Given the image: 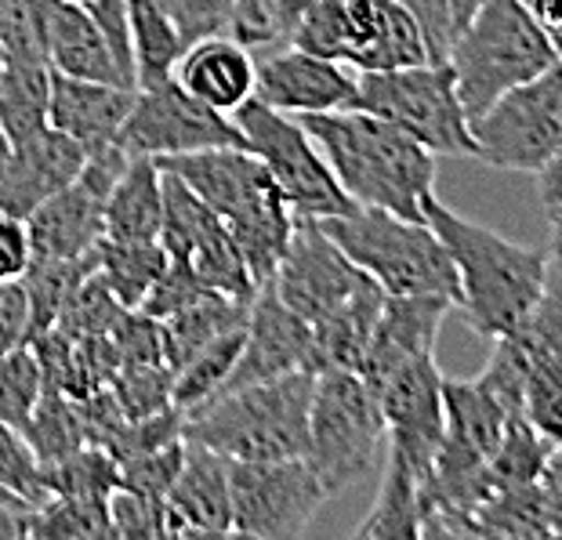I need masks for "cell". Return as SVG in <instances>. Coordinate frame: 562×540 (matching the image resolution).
Segmentation results:
<instances>
[{"instance_id": "cell-32", "label": "cell", "mask_w": 562, "mask_h": 540, "mask_svg": "<svg viewBox=\"0 0 562 540\" xmlns=\"http://www.w3.org/2000/svg\"><path fill=\"white\" fill-rule=\"evenodd\" d=\"M472 519H475V537H494V540L552 537V522H548L544 497L537 483L494 490V494L475 508Z\"/></svg>"}, {"instance_id": "cell-41", "label": "cell", "mask_w": 562, "mask_h": 540, "mask_svg": "<svg viewBox=\"0 0 562 540\" xmlns=\"http://www.w3.org/2000/svg\"><path fill=\"white\" fill-rule=\"evenodd\" d=\"M182 458H186V439H175L160 450L116 461L121 464V486L135 490V494H146L153 500H164L167 490L175 483L178 468H182Z\"/></svg>"}, {"instance_id": "cell-37", "label": "cell", "mask_w": 562, "mask_h": 540, "mask_svg": "<svg viewBox=\"0 0 562 540\" xmlns=\"http://www.w3.org/2000/svg\"><path fill=\"white\" fill-rule=\"evenodd\" d=\"M313 4L316 0H236L225 33L247 47H277L291 41L297 19Z\"/></svg>"}, {"instance_id": "cell-3", "label": "cell", "mask_w": 562, "mask_h": 540, "mask_svg": "<svg viewBox=\"0 0 562 540\" xmlns=\"http://www.w3.org/2000/svg\"><path fill=\"white\" fill-rule=\"evenodd\" d=\"M313 370L258 381L222 392L182 421V439L200 442L225 461H286L308 458V406Z\"/></svg>"}, {"instance_id": "cell-27", "label": "cell", "mask_w": 562, "mask_h": 540, "mask_svg": "<svg viewBox=\"0 0 562 540\" xmlns=\"http://www.w3.org/2000/svg\"><path fill=\"white\" fill-rule=\"evenodd\" d=\"M360 540H422V475L400 453H385V472L367 519L356 526Z\"/></svg>"}, {"instance_id": "cell-55", "label": "cell", "mask_w": 562, "mask_h": 540, "mask_svg": "<svg viewBox=\"0 0 562 540\" xmlns=\"http://www.w3.org/2000/svg\"><path fill=\"white\" fill-rule=\"evenodd\" d=\"M74 4H83V8H88V4H91V0H74Z\"/></svg>"}, {"instance_id": "cell-5", "label": "cell", "mask_w": 562, "mask_h": 540, "mask_svg": "<svg viewBox=\"0 0 562 540\" xmlns=\"http://www.w3.org/2000/svg\"><path fill=\"white\" fill-rule=\"evenodd\" d=\"M316 225L385 294H436L458 308V269L428 222L400 218L381 207H356Z\"/></svg>"}, {"instance_id": "cell-9", "label": "cell", "mask_w": 562, "mask_h": 540, "mask_svg": "<svg viewBox=\"0 0 562 540\" xmlns=\"http://www.w3.org/2000/svg\"><path fill=\"white\" fill-rule=\"evenodd\" d=\"M475 160L541 175L562 142V63L519 83L472 120Z\"/></svg>"}, {"instance_id": "cell-12", "label": "cell", "mask_w": 562, "mask_h": 540, "mask_svg": "<svg viewBox=\"0 0 562 540\" xmlns=\"http://www.w3.org/2000/svg\"><path fill=\"white\" fill-rule=\"evenodd\" d=\"M367 280L370 275L356 269L345 258V250L313 218H297L291 247H286L280 269L272 275V291L305 323H319L338 305L349 302Z\"/></svg>"}, {"instance_id": "cell-30", "label": "cell", "mask_w": 562, "mask_h": 540, "mask_svg": "<svg viewBox=\"0 0 562 540\" xmlns=\"http://www.w3.org/2000/svg\"><path fill=\"white\" fill-rule=\"evenodd\" d=\"M124 8L131 30V55H135V88L175 77L186 41L164 4L160 0H124Z\"/></svg>"}, {"instance_id": "cell-13", "label": "cell", "mask_w": 562, "mask_h": 540, "mask_svg": "<svg viewBox=\"0 0 562 540\" xmlns=\"http://www.w3.org/2000/svg\"><path fill=\"white\" fill-rule=\"evenodd\" d=\"M374 395L385 414L389 450L400 453L425 483L442 442V374L436 367V352L396 367L374 389Z\"/></svg>"}, {"instance_id": "cell-45", "label": "cell", "mask_w": 562, "mask_h": 540, "mask_svg": "<svg viewBox=\"0 0 562 540\" xmlns=\"http://www.w3.org/2000/svg\"><path fill=\"white\" fill-rule=\"evenodd\" d=\"M160 4L189 47L200 37H214V33L229 30L236 0H160Z\"/></svg>"}, {"instance_id": "cell-25", "label": "cell", "mask_w": 562, "mask_h": 540, "mask_svg": "<svg viewBox=\"0 0 562 540\" xmlns=\"http://www.w3.org/2000/svg\"><path fill=\"white\" fill-rule=\"evenodd\" d=\"M381 305H385V291L367 280L349 302L338 305L327 319L313 323V338H316V374L323 370H356L360 374L363 356L374 338Z\"/></svg>"}, {"instance_id": "cell-29", "label": "cell", "mask_w": 562, "mask_h": 540, "mask_svg": "<svg viewBox=\"0 0 562 540\" xmlns=\"http://www.w3.org/2000/svg\"><path fill=\"white\" fill-rule=\"evenodd\" d=\"M294 225H297V214L286 207L283 196L261 203V207L244 214V218L225 222V229H229L236 250H240V258H244V266L250 272V280H255V286L272 283V275H277L286 247H291Z\"/></svg>"}, {"instance_id": "cell-10", "label": "cell", "mask_w": 562, "mask_h": 540, "mask_svg": "<svg viewBox=\"0 0 562 540\" xmlns=\"http://www.w3.org/2000/svg\"><path fill=\"white\" fill-rule=\"evenodd\" d=\"M233 533L286 540L308 530L327 500L308 458L286 461H229Z\"/></svg>"}, {"instance_id": "cell-8", "label": "cell", "mask_w": 562, "mask_h": 540, "mask_svg": "<svg viewBox=\"0 0 562 540\" xmlns=\"http://www.w3.org/2000/svg\"><path fill=\"white\" fill-rule=\"evenodd\" d=\"M233 124L240 127L244 149L258 156L297 218L319 222L356 211V203L345 196V189L334 178L330 164L323 160L319 146L297 124V116L272 110L261 99H250L233 113Z\"/></svg>"}, {"instance_id": "cell-53", "label": "cell", "mask_w": 562, "mask_h": 540, "mask_svg": "<svg viewBox=\"0 0 562 540\" xmlns=\"http://www.w3.org/2000/svg\"><path fill=\"white\" fill-rule=\"evenodd\" d=\"M0 508H19V511H30V504L22 500L19 494H11V490L0 483Z\"/></svg>"}, {"instance_id": "cell-46", "label": "cell", "mask_w": 562, "mask_h": 540, "mask_svg": "<svg viewBox=\"0 0 562 540\" xmlns=\"http://www.w3.org/2000/svg\"><path fill=\"white\" fill-rule=\"evenodd\" d=\"M403 8L417 19L428 44V63H447L453 44V15L450 0H403Z\"/></svg>"}, {"instance_id": "cell-47", "label": "cell", "mask_w": 562, "mask_h": 540, "mask_svg": "<svg viewBox=\"0 0 562 540\" xmlns=\"http://www.w3.org/2000/svg\"><path fill=\"white\" fill-rule=\"evenodd\" d=\"M33 266V244L26 218L0 211V283H15Z\"/></svg>"}, {"instance_id": "cell-26", "label": "cell", "mask_w": 562, "mask_h": 540, "mask_svg": "<svg viewBox=\"0 0 562 540\" xmlns=\"http://www.w3.org/2000/svg\"><path fill=\"white\" fill-rule=\"evenodd\" d=\"M164 225V171L153 156H131L105 200L110 239H160Z\"/></svg>"}, {"instance_id": "cell-22", "label": "cell", "mask_w": 562, "mask_h": 540, "mask_svg": "<svg viewBox=\"0 0 562 540\" xmlns=\"http://www.w3.org/2000/svg\"><path fill=\"white\" fill-rule=\"evenodd\" d=\"M135 102V88L102 80L47 74V124L77 138L83 149L121 146V127Z\"/></svg>"}, {"instance_id": "cell-49", "label": "cell", "mask_w": 562, "mask_h": 540, "mask_svg": "<svg viewBox=\"0 0 562 540\" xmlns=\"http://www.w3.org/2000/svg\"><path fill=\"white\" fill-rule=\"evenodd\" d=\"M537 486H541L548 522H552V537H562V447H552V453H548Z\"/></svg>"}, {"instance_id": "cell-11", "label": "cell", "mask_w": 562, "mask_h": 540, "mask_svg": "<svg viewBox=\"0 0 562 540\" xmlns=\"http://www.w3.org/2000/svg\"><path fill=\"white\" fill-rule=\"evenodd\" d=\"M121 149L127 156H186L214 146H244L240 127L211 105L193 99L175 77L135 88V102L121 127Z\"/></svg>"}, {"instance_id": "cell-7", "label": "cell", "mask_w": 562, "mask_h": 540, "mask_svg": "<svg viewBox=\"0 0 562 540\" xmlns=\"http://www.w3.org/2000/svg\"><path fill=\"white\" fill-rule=\"evenodd\" d=\"M352 110L389 120V124L406 131L436 156L475 160L472 120L461 105L450 63H422L385 69V74H360Z\"/></svg>"}, {"instance_id": "cell-23", "label": "cell", "mask_w": 562, "mask_h": 540, "mask_svg": "<svg viewBox=\"0 0 562 540\" xmlns=\"http://www.w3.org/2000/svg\"><path fill=\"white\" fill-rule=\"evenodd\" d=\"M175 80L203 105L233 116L244 102L255 99L258 63L247 44L229 33H214L186 47L175 66Z\"/></svg>"}, {"instance_id": "cell-14", "label": "cell", "mask_w": 562, "mask_h": 540, "mask_svg": "<svg viewBox=\"0 0 562 540\" xmlns=\"http://www.w3.org/2000/svg\"><path fill=\"white\" fill-rule=\"evenodd\" d=\"M294 370H313L316 374V338L313 323H305L297 312H291L272 283H261L247 308V330L240 359L233 367V378L225 381L222 392L258 385V381H272Z\"/></svg>"}, {"instance_id": "cell-1", "label": "cell", "mask_w": 562, "mask_h": 540, "mask_svg": "<svg viewBox=\"0 0 562 540\" xmlns=\"http://www.w3.org/2000/svg\"><path fill=\"white\" fill-rule=\"evenodd\" d=\"M297 124L316 142L323 160L356 207H381L425 222V200L436 196V153L396 124L363 110L305 113Z\"/></svg>"}, {"instance_id": "cell-50", "label": "cell", "mask_w": 562, "mask_h": 540, "mask_svg": "<svg viewBox=\"0 0 562 540\" xmlns=\"http://www.w3.org/2000/svg\"><path fill=\"white\" fill-rule=\"evenodd\" d=\"M544 203V218H548V236H552V255L562 258V182L552 189V193H544L541 196Z\"/></svg>"}, {"instance_id": "cell-4", "label": "cell", "mask_w": 562, "mask_h": 540, "mask_svg": "<svg viewBox=\"0 0 562 540\" xmlns=\"http://www.w3.org/2000/svg\"><path fill=\"white\" fill-rule=\"evenodd\" d=\"M447 63L469 120L486 113L501 94L559 66L555 41L522 0H483L458 30Z\"/></svg>"}, {"instance_id": "cell-6", "label": "cell", "mask_w": 562, "mask_h": 540, "mask_svg": "<svg viewBox=\"0 0 562 540\" xmlns=\"http://www.w3.org/2000/svg\"><path fill=\"white\" fill-rule=\"evenodd\" d=\"M385 442V414L356 370L316 374L313 406H308V464L316 468L327 497L374 472Z\"/></svg>"}, {"instance_id": "cell-34", "label": "cell", "mask_w": 562, "mask_h": 540, "mask_svg": "<svg viewBox=\"0 0 562 540\" xmlns=\"http://www.w3.org/2000/svg\"><path fill=\"white\" fill-rule=\"evenodd\" d=\"M30 537L33 540L113 537L110 508H105V500H88V497H47L30 511Z\"/></svg>"}, {"instance_id": "cell-2", "label": "cell", "mask_w": 562, "mask_h": 540, "mask_svg": "<svg viewBox=\"0 0 562 540\" xmlns=\"http://www.w3.org/2000/svg\"><path fill=\"white\" fill-rule=\"evenodd\" d=\"M425 222L447 244L458 269V308L486 341L508 338L530 316L548 275L552 250L526 247L486 225L461 218L436 196L425 200Z\"/></svg>"}, {"instance_id": "cell-42", "label": "cell", "mask_w": 562, "mask_h": 540, "mask_svg": "<svg viewBox=\"0 0 562 540\" xmlns=\"http://www.w3.org/2000/svg\"><path fill=\"white\" fill-rule=\"evenodd\" d=\"M286 44L345 63V4L341 0H316V4L297 19V26L291 30V41Z\"/></svg>"}, {"instance_id": "cell-38", "label": "cell", "mask_w": 562, "mask_h": 540, "mask_svg": "<svg viewBox=\"0 0 562 540\" xmlns=\"http://www.w3.org/2000/svg\"><path fill=\"white\" fill-rule=\"evenodd\" d=\"M44 395V367L30 341L0 359V421L26 428Z\"/></svg>"}, {"instance_id": "cell-51", "label": "cell", "mask_w": 562, "mask_h": 540, "mask_svg": "<svg viewBox=\"0 0 562 540\" xmlns=\"http://www.w3.org/2000/svg\"><path fill=\"white\" fill-rule=\"evenodd\" d=\"M522 4L533 11L537 22H541L548 33L562 30V0H522Z\"/></svg>"}, {"instance_id": "cell-21", "label": "cell", "mask_w": 562, "mask_h": 540, "mask_svg": "<svg viewBox=\"0 0 562 540\" xmlns=\"http://www.w3.org/2000/svg\"><path fill=\"white\" fill-rule=\"evenodd\" d=\"M37 26L44 63L52 74L131 88L121 66H116L102 26L83 4H74V0H37Z\"/></svg>"}, {"instance_id": "cell-19", "label": "cell", "mask_w": 562, "mask_h": 540, "mask_svg": "<svg viewBox=\"0 0 562 540\" xmlns=\"http://www.w3.org/2000/svg\"><path fill=\"white\" fill-rule=\"evenodd\" d=\"M167 537H225L233 533L229 461L186 439V458L164 497Z\"/></svg>"}, {"instance_id": "cell-24", "label": "cell", "mask_w": 562, "mask_h": 540, "mask_svg": "<svg viewBox=\"0 0 562 540\" xmlns=\"http://www.w3.org/2000/svg\"><path fill=\"white\" fill-rule=\"evenodd\" d=\"M508 421L512 414L486 389L483 378H442V447L469 453L475 461H490Z\"/></svg>"}, {"instance_id": "cell-40", "label": "cell", "mask_w": 562, "mask_h": 540, "mask_svg": "<svg viewBox=\"0 0 562 540\" xmlns=\"http://www.w3.org/2000/svg\"><path fill=\"white\" fill-rule=\"evenodd\" d=\"M0 483H4L11 494H19L30 508H37V504L47 500L37 453H33V447L19 428H11L4 421H0Z\"/></svg>"}, {"instance_id": "cell-31", "label": "cell", "mask_w": 562, "mask_h": 540, "mask_svg": "<svg viewBox=\"0 0 562 540\" xmlns=\"http://www.w3.org/2000/svg\"><path fill=\"white\" fill-rule=\"evenodd\" d=\"M244 327H233L218 334L214 341H207L200 352L189 359L182 370H175V381H171V406L182 410V417L203 410L211 400H218L225 381L233 378V367L240 359V348H244Z\"/></svg>"}, {"instance_id": "cell-35", "label": "cell", "mask_w": 562, "mask_h": 540, "mask_svg": "<svg viewBox=\"0 0 562 540\" xmlns=\"http://www.w3.org/2000/svg\"><path fill=\"white\" fill-rule=\"evenodd\" d=\"M508 341L516 345L530 363L541 356L562 352V258L552 255V261H548L541 294H537L530 316L519 323V330L508 334Z\"/></svg>"}, {"instance_id": "cell-17", "label": "cell", "mask_w": 562, "mask_h": 540, "mask_svg": "<svg viewBox=\"0 0 562 540\" xmlns=\"http://www.w3.org/2000/svg\"><path fill=\"white\" fill-rule=\"evenodd\" d=\"M157 164L175 178H182L222 222L244 218L261 203L280 196L277 182L269 178L261 160L244 146H214L186 156H167Z\"/></svg>"}, {"instance_id": "cell-33", "label": "cell", "mask_w": 562, "mask_h": 540, "mask_svg": "<svg viewBox=\"0 0 562 540\" xmlns=\"http://www.w3.org/2000/svg\"><path fill=\"white\" fill-rule=\"evenodd\" d=\"M41 483L47 497H88L105 500L121 486V464L99 442H83L74 453L41 464Z\"/></svg>"}, {"instance_id": "cell-36", "label": "cell", "mask_w": 562, "mask_h": 540, "mask_svg": "<svg viewBox=\"0 0 562 540\" xmlns=\"http://www.w3.org/2000/svg\"><path fill=\"white\" fill-rule=\"evenodd\" d=\"M548 453H552V442H544L541 436H537L526 417H512V421L505 425V436H501V442H497L494 458L486 461L490 483H494V490L537 483Z\"/></svg>"}, {"instance_id": "cell-54", "label": "cell", "mask_w": 562, "mask_h": 540, "mask_svg": "<svg viewBox=\"0 0 562 540\" xmlns=\"http://www.w3.org/2000/svg\"><path fill=\"white\" fill-rule=\"evenodd\" d=\"M552 41H555V52H559V63H562V30L552 33Z\"/></svg>"}, {"instance_id": "cell-15", "label": "cell", "mask_w": 562, "mask_h": 540, "mask_svg": "<svg viewBox=\"0 0 562 540\" xmlns=\"http://www.w3.org/2000/svg\"><path fill=\"white\" fill-rule=\"evenodd\" d=\"M360 74L349 63L283 44L258 63L255 99L291 116L352 110Z\"/></svg>"}, {"instance_id": "cell-28", "label": "cell", "mask_w": 562, "mask_h": 540, "mask_svg": "<svg viewBox=\"0 0 562 540\" xmlns=\"http://www.w3.org/2000/svg\"><path fill=\"white\" fill-rule=\"evenodd\" d=\"M167 266V250L160 247V239H110L102 236L94 247V275L105 283L121 308L135 312L146 294L153 291V283L160 280V272Z\"/></svg>"}, {"instance_id": "cell-43", "label": "cell", "mask_w": 562, "mask_h": 540, "mask_svg": "<svg viewBox=\"0 0 562 540\" xmlns=\"http://www.w3.org/2000/svg\"><path fill=\"white\" fill-rule=\"evenodd\" d=\"M203 294H211V291L200 283V275L189 269L186 261L167 258L160 280L153 283V291L146 294V302H142L135 312H146V316H153V319H167V316H175V312H182L186 305L200 302Z\"/></svg>"}, {"instance_id": "cell-52", "label": "cell", "mask_w": 562, "mask_h": 540, "mask_svg": "<svg viewBox=\"0 0 562 540\" xmlns=\"http://www.w3.org/2000/svg\"><path fill=\"white\" fill-rule=\"evenodd\" d=\"M483 8V0H450V15H453V37H458V30L469 22L475 11Z\"/></svg>"}, {"instance_id": "cell-18", "label": "cell", "mask_w": 562, "mask_h": 540, "mask_svg": "<svg viewBox=\"0 0 562 540\" xmlns=\"http://www.w3.org/2000/svg\"><path fill=\"white\" fill-rule=\"evenodd\" d=\"M345 4V63L356 74L428 63V44L403 0H341Z\"/></svg>"}, {"instance_id": "cell-16", "label": "cell", "mask_w": 562, "mask_h": 540, "mask_svg": "<svg viewBox=\"0 0 562 540\" xmlns=\"http://www.w3.org/2000/svg\"><path fill=\"white\" fill-rule=\"evenodd\" d=\"M83 160H88V149L52 124L8 142L0 149V211L30 218L44 200L74 182Z\"/></svg>"}, {"instance_id": "cell-56", "label": "cell", "mask_w": 562, "mask_h": 540, "mask_svg": "<svg viewBox=\"0 0 562 540\" xmlns=\"http://www.w3.org/2000/svg\"><path fill=\"white\" fill-rule=\"evenodd\" d=\"M0 149H4V135H0Z\"/></svg>"}, {"instance_id": "cell-44", "label": "cell", "mask_w": 562, "mask_h": 540, "mask_svg": "<svg viewBox=\"0 0 562 540\" xmlns=\"http://www.w3.org/2000/svg\"><path fill=\"white\" fill-rule=\"evenodd\" d=\"M110 508L113 537H167L164 526V500H153L146 494H135L127 486H113V494L105 497Z\"/></svg>"}, {"instance_id": "cell-20", "label": "cell", "mask_w": 562, "mask_h": 540, "mask_svg": "<svg viewBox=\"0 0 562 540\" xmlns=\"http://www.w3.org/2000/svg\"><path fill=\"white\" fill-rule=\"evenodd\" d=\"M453 302L436 294H385L374 338L363 356L360 378L374 392L392 370L411 363L417 356H432L439 341V327Z\"/></svg>"}, {"instance_id": "cell-39", "label": "cell", "mask_w": 562, "mask_h": 540, "mask_svg": "<svg viewBox=\"0 0 562 540\" xmlns=\"http://www.w3.org/2000/svg\"><path fill=\"white\" fill-rule=\"evenodd\" d=\"M522 417L552 447H562V352L533 359L522 385Z\"/></svg>"}, {"instance_id": "cell-48", "label": "cell", "mask_w": 562, "mask_h": 540, "mask_svg": "<svg viewBox=\"0 0 562 540\" xmlns=\"http://www.w3.org/2000/svg\"><path fill=\"white\" fill-rule=\"evenodd\" d=\"M30 341V297L22 280L0 283V359Z\"/></svg>"}]
</instances>
